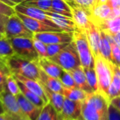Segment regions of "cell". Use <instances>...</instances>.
Here are the masks:
<instances>
[{
	"instance_id": "cell-33",
	"label": "cell",
	"mask_w": 120,
	"mask_h": 120,
	"mask_svg": "<svg viewBox=\"0 0 120 120\" xmlns=\"http://www.w3.org/2000/svg\"><path fill=\"white\" fill-rule=\"evenodd\" d=\"M84 73L86 74L87 81L90 86L92 88L94 92L98 90V83L97 79V74L95 68H83Z\"/></svg>"
},
{
	"instance_id": "cell-15",
	"label": "cell",
	"mask_w": 120,
	"mask_h": 120,
	"mask_svg": "<svg viewBox=\"0 0 120 120\" xmlns=\"http://www.w3.org/2000/svg\"><path fill=\"white\" fill-rule=\"evenodd\" d=\"M88 41L90 49L92 50L94 57L100 54V33L99 28L93 22H91L90 26L85 30Z\"/></svg>"
},
{
	"instance_id": "cell-4",
	"label": "cell",
	"mask_w": 120,
	"mask_h": 120,
	"mask_svg": "<svg viewBox=\"0 0 120 120\" xmlns=\"http://www.w3.org/2000/svg\"><path fill=\"white\" fill-rule=\"evenodd\" d=\"M95 69L97 74L98 90L109 101V88L112 82V73L108 62L100 54L94 57Z\"/></svg>"
},
{
	"instance_id": "cell-41",
	"label": "cell",
	"mask_w": 120,
	"mask_h": 120,
	"mask_svg": "<svg viewBox=\"0 0 120 120\" xmlns=\"http://www.w3.org/2000/svg\"><path fill=\"white\" fill-rule=\"evenodd\" d=\"M107 120H120V112L111 103L108 108Z\"/></svg>"
},
{
	"instance_id": "cell-5",
	"label": "cell",
	"mask_w": 120,
	"mask_h": 120,
	"mask_svg": "<svg viewBox=\"0 0 120 120\" xmlns=\"http://www.w3.org/2000/svg\"><path fill=\"white\" fill-rule=\"evenodd\" d=\"M81 66L83 68H95V59L84 30L77 29L74 32V40Z\"/></svg>"
},
{
	"instance_id": "cell-24",
	"label": "cell",
	"mask_w": 120,
	"mask_h": 120,
	"mask_svg": "<svg viewBox=\"0 0 120 120\" xmlns=\"http://www.w3.org/2000/svg\"><path fill=\"white\" fill-rule=\"evenodd\" d=\"M40 83L42 84V86L45 90V92L46 93V95L48 98L49 102L52 105V106L54 107V109L56 110V112L58 113L62 114L64 102L65 100V97L64 96V95L61 94V93H59L54 92V91L51 90L50 89H49L47 87H46L41 82H40Z\"/></svg>"
},
{
	"instance_id": "cell-37",
	"label": "cell",
	"mask_w": 120,
	"mask_h": 120,
	"mask_svg": "<svg viewBox=\"0 0 120 120\" xmlns=\"http://www.w3.org/2000/svg\"><path fill=\"white\" fill-rule=\"evenodd\" d=\"M11 74V72L6 64L0 67V93L5 90L7 78Z\"/></svg>"
},
{
	"instance_id": "cell-27",
	"label": "cell",
	"mask_w": 120,
	"mask_h": 120,
	"mask_svg": "<svg viewBox=\"0 0 120 120\" xmlns=\"http://www.w3.org/2000/svg\"><path fill=\"white\" fill-rule=\"evenodd\" d=\"M52 12L72 19L71 7L65 0H52Z\"/></svg>"
},
{
	"instance_id": "cell-38",
	"label": "cell",
	"mask_w": 120,
	"mask_h": 120,
	"mask_svg": "<svg viewBox=\"0 0 120 120\" xmlns=\"http://www.w3.org/2000/svg\"><path fill=\"white\" fill-rule=\"evenodd\" d=\"M33 44L35 46V48L36 51L38 52L40 58H45V57H49L48 53H47V45L42 41L33 38Z\"/></svg>"
},
{
	"instance_id": "cell-34",
	"label": "cell",
	"mask_w": 120,
	"mask_h": 120,
	"mask_svg": "<svg viewBox=\"0 0 120 120\" xmlns=\"http://www.w3.org/2000/svg\"><path fill=\"white\" fill-rule=\"evenodd\" d=\"M6 89L15 96L18 95L21 93L20 87L19 86L18 80L15 78L13 74H11L7 78V83H6Z\"/></svg>"
},
{
	"instance_id": "cell-45",
	"label": "cell",
	"mask_w": 120,
	"mask_h": 120,
	"mask_svg": "<svg viewBox=\"0 0 120 120\" xmlns=\"http://www.w3.org/2000/svg\"><path fill=\"white\" fill-rule=\"evenodd\" d=\"M110 103L120 112V96L116 97L110 100Z\"/></svg>"
},
{
	"instance_id": "cell-51",
	"label": "cell",
	"mask_w": 120,
	"mask_h": 120,
	"mask_svg": "<svg viewBox=\"0 0 120 120\" xmlns=\"http://www.w3.org/2000/svg\"><path fill=\"white\" fill-rule=\"evenodd\" d=\"M107 0H100L98 5H99V4H105V3H106V2H107ZM98 5H97V6H98Z\"/></svg>"
},
{
	"instance_id": "cell-1",
	"label": "cell",
	"mask_w": 120,
	"mask_h": 120,
	"mask_svg": "<svg viewBox=\"0 0 120 120\" xmlns=\"http://www.w3.org/2000/svg\"><path fill=\"white\" fill-rule=\"evenodd\" d=\"M109 103L99 91L89 93L82 102L83 120H107Z\"/></svg>"
},
{
	"instance_id": "cell-35",
	"label": "cell",
	"mask_w": 120,
	"mask_h": 120,
	"mask_svg": "<svg viewBox=\"0 0 120 120\" xmlns=\"http://www.w3.org/2000/svg\"><path fill=\"white\" fill-rule=\"evenodd\" d=\"M106 36L110 43L111 48H112V54L114 60V64L119 67H120V47H119L116 42H114V40L112 36L109 35H107Z\"/></svg>"
},
{
	"instance_id": "cell-39",
	"label": "cell",
	"mask_w": 120,
	"mask_h": 120,
	"mask_svg": "<svg viewBox=\"0 0 120 120\" xmlns=\"http://www.w3.org/2000/svg\"><path fill=\"white\" fill-rule=\"evenodd\" d=\"M70 42H64V43H58V44H50L47 45V53L48 56L52 57L59 52H61L64 48H65Z\"/></svg>"
},
{
	"instance_id": "cell-9",
	"label": "cell",
	"mask_w": 120,
	"mask_h": 120,
	"mask_svg": "<svg viewBox=\"0 0 120 120\" xmlns=\"http://www.w3.org/2000/svg\"><path fill=\"white\" fill-rule=\"evenodd\" d=\"M14 9L16 12L23 14L29 17H31V18L38 19L39 21H41L42 22H45V23H47V25H49L50 26H52L56 29H59L60 30L63 31L61 28H59L53 21H52L49 19L47 15L45 14V11H43L42 9H40L34 7L26 5L23 4H20L14 7Z\"/></svg>"
},
{
	"instance_id": "cell-28",
	"label": "cell",
	"mask_w": 120,
	"mask_h": 120,
	"mask_svg": "<svg viewBox=\"0 0 120 120\" xmlns=\"http://www.w3.org/2000/svg\"><path fill=\"white\" fill-rule=\"evenodd\" d=\"M89 93L81 90L79 88H64L63 95L64 96L69 100L74 101L83 102L86 100Z\"/></svg>"
},
{
	"instance_id": "cell-14",
	"label": "cell",
	"mask_w": 120,
	"mask_h": 120,
	"mask_svg": "<svg viewBox=\"0 0 120 120\" xmlns=\"http://www.w3.org/2000/svg\"><path fill=\"white\" fill-rule=\"evenodd\" d=\"M45 14L47 15L49 19L53 21L59 28L63 31L66 32H74L78 29L74 20L71 18L59 14L52 11H46Z\"/></svg>"
},
{
	"instance_id": "cell-18",
	"label": "cell",
	"mask_w": 120,
	"mask_h": 120,
	"mask_svg": "<svg viewBox=\"0 0 120 120\" xmlns=\"http://www.w3.org/2000/svg\"><path fill=\"white\" fill-rule=\"evenodd\" d=\"M37 64L40 69L52 77L59 79L62 74L63 69L52 61L48 57L40 58L37 62Z\"/></svg>"
},
{
	"instance_id": "cell-30",
	"label": "cell",
	"mask_w": 120,
	"mask_h": 120,
	"mask_svg": "<svg viewBox=\"0 0 120 120\" xmlns=\"http://www.w3.org/2000/svg\"><path fill=\"white\" fill-rule=\"evenodd\" d=\"M14 54L15 52L9 40L5 37L0 38V58L6 62L7 59Z\"/></svg>"
},
{
	"instance_id": "cell-13",
	"label": "cell",
	"mask_w": 120,
	"mask_h": 120,
	"mask_svg": "<svg viewBox=\"0 0 120 120\" xmlns=\"http://www.w3.org/2000/svg\"><path fill=\"white\" fill-rule=\"evenodd\" d=\"M16 98L25 116L29 120H38L42 107H40L31 102L21 93L16 95Z\"/></svg>"
},
{
	"instance_id": "cell-29",
	"label": "cell",
	"mask_w": 120,
	"mask_h": 120,
	"mask_svg": "<svg viewBox=\"0 0 120 120\" xmlns=\"http://www.w3.org/2000/svg\"><path fill=\"white\" fill-rule=\"evenodd\" d=\"M18 83H19V86L20 87L21 93L31 102H33V104H35V105L40 107H43L45 105V104H47L42 100V98H41L39 95H38L37 94H35V93L29 90L23 83H22L19 81H18Z\"/></svg>"
},
{
	"instance_id": "cell-49",
	"label": "cell",
	"mask_w": 120,
	"mask_h": 120,
	"mask_svg": "<svg viewBox=\"0 0 120 120\" xmlns=\"http://www.w3.org/2000/svg\"><path fill=\"white\" fill-rule=\"evenodd\" d=\"M5 113H6V112H5V109L4 108V106H3L1 100H0V114H4Z\"/></svg>"
},
{
	"instance_id": "cell-26",
	"label": "cell",
	"mask_w": 120,
	"mask_h": 120,
	"mask_svg": "<svg viewBox=\"0 0 120 120\" xmlns=\"http://www.w3.org/2000/svg\"><path fill=\"white\" fill-rule=\"evenodd\" d=\"M38 120H64L61 114L56 112L52 105L48 102L42 108Z\"/></svg>"
},
{
	"instance_id": "cell-20",
	"label": "cell",
	"mask_w": 120,
	"mask_h": 120,
	"mask_svg": "<svg viewBox=\"0 0 120 120\" xmlns=\"http://www.w3.org/2000/svg\"><path fill=\"white\" fill-rule=\"evenodd\" d=\"M95 25L105 34L113 37L120 33V16L113 19L103 20Z\"/></svg>"
},
{
	"instance_id": "cell-21",
	"label": "cell",
	"mask_w": 120,
	"mask_h": 120,
	"mask_svg": "<svg viewBox=\"0 0 120 120\" xmlns=\"http://www.w3.org/2000/svg\"><path fill=\"white\" fill-rule=\"evenodd\" d=\"M112 11V9L107 3L99 4L92 10L90 15V20L93 23L97 24L103 20L109 19L111 18Z\"/></svg>"
},
{
	"instance_id": "cell-53",
	"label": "cell",
	"mask_w": 120,
	"mask_h": 120,
	"mask_svg": "<svg viewBox=\"0 0 120 120\" xmlns=\"http://www.w3.org/2000/svg\"><path fill=\"white\" fill-rule=\"evenodd\" d=\"M0 36H4L3 35H2V34H0Z\"/></svg>"
},
{
	"instance_id": "cell-31",
	"label": "cell",
	"mask_w": 120,
	"mask_h": 120,
	"mask_svg": "<svg viewBox=\"0 0 120 120\" xmlns=\"http://www.w3.org/2000/svg\"><path fill=\"white\" fill-rule=\"evenodd\" d=\"M69 6H75L84 9L90 15L95 7V0H65Z\"/></svg>"
},
{
	"instance_id": "cell-7",
	"label": "cell",
	"mask_w": 120,
	"mask_h": 120,
	"mask_svg": "<svg viewBox=\"0 0 120 120\" xmlns=\"http://www.w3.org/2000/svg\"><path fill=\"white\" fill-rule=\"evenodd\" d=\"M33 36L34 33L26 27L22 20L16 14V12L9 18L4 37L10 39L19 37L33 38Z\"/></svg>"
},
{
	"instance_id": "cell-43",
	"label": "cell",
	"mask_w": 120,
	"mask_h": 120,
	"mask_svg": "<svg viewBox=\"0 0 120 120\" xmlns=\"http://www.w3.org/2000/svg\"><path fill=\"white\" fill-rule=\"evenodd\" d=\"M1 1L4 2L7 5L14 8L16 6H17L20 4H22L23 2L26 1V0H1Z\"/></svg>"
},
{
	"instance_id": "cell-25",
	"label": "cell",
	"mask_w": 120,
	"mask_h": 120,
	"mask_svg": "<svg viewBox=\"0 0 120 120\" xmlns=\"http://www.w3.org/2000/svg\"><path fill=\"white\" fill-rule=\"evenodd\" d=\"M100 47H99L100 54L105 59H106L108 62H111L114 64L110 43L106 36V34L100 29Z\"/></svg>"
},
{
	"instance_id": "cell-46",
	"label": "cell",
	"mask_w": 120,
	"mask_h": 120,
	"mask_svg": "<svg viewBox=\"0 0 120 120\" xmlns=\"http://www.w3.org/2000/svg\"><path fill=\"white\" fill-rule=\"evenodd\" d=\"M7 114V113H6ZM12 120H29L25 116H18V115H11V114H7Z\"/></svg>"
},
{
	"instance_id": "cell-6",
	"label": "cell",
	"mask_w": 120,
	"mask_h": 120,
	"mask_svg": "<svg viewBox=\"0 0 120 120\" xmlns=\"http://www.w3.org/2000/svg\"><path fill=\"white\" fill-rule=\"evenodd\" d=\"M9 40L16 55L35 62L39 60L40 56L35 48L33 38L19 37Z\"/></svg>"
},
{
	"instance_id": "cell-10",
	"label": "cell",
	"mask_w": 120,
	"mask_h": 120,
	"mask_svg": "<svg viewBox=\"0 0 120 120\" xmlns=\"http://www.w3.org/2000/svg\"><path fill=\"white\" fill-rule=\"evenodd\" d=\"M82 102L74 101L65 98L62 116L64 120H83L82 119Z\"/></svg>"
},
{
	"instance_id": "cell-3",
	"label": "cell",
	"mask_w": 120,
	"mask_h": 120,
	"mask_svg": "<svg viewBox=\"0 0 120 120\" xmlns=\"http://www.w3.org/2000/svg\"><path fill=\"white\" fill-rule=\"evenodd\" d=\"M48 58L66 71H71L81 66L80 57L74 41L56 55Z\"/></svg>"
},
{
	"instance_id": "cell-42",
	"label": "cell",
	"mask_w": 120,
	"mask_h": 120,
	"mask_svg": "<svg viewBox=\"0 0 120 120\" xmlns=\"http://www.w3.org/2000/svg\"><path fill=\"white\" fill-rule=\"evenodd\" d=\"M9 16L0 14V34L4 35L7 23L9 20Z\"/></svg>"
},
{
	"instance_id": "cell-44",
	"label": "cell",
	"mask_w": 120,
	"mask_h": 120,
	"mask_svg": "<svg viewBox=\"0 0 120 120\" xmlns=\"http://www.w3.org/2000/svg\"><path fill=\"white\" fill-rule=\"evenodd\" d=\"M106 3L112 9H120V0H107Z\"/></svg>"
},
{
	"instance_id": "cell-16",
	"label": "cell",
	"mask_w": 120,
	"mask_h": 120,
	"mask_svg": "<svg viewBox=\"0 0 120 120\" xmlns=\"http://www.w3.org/2000/svg\"><path fill=\"white\" fill-rule=\"evenodd\" d=\"M71 12H72V19L74 20L78 29L84 30L88 28L91 23V20L90 15L84 9L75 7L70 6Z\"/></svg>"
},
{
	"instance_id": "cell-17",
	"label": "cell",
	"mask_w": 120,
	"mask_h": 120,
	"mask_svg": "<svg viewBox=\"0 0 120 120\" xmlns=\"http://www.w3.org/2000/svg\"><path fill=\"white\" fill-rule=\"evenodd\" d=\"M14 76L16 77V79L18 81H19L20 82L23 83L29 90H30L31 91H33V93H35V94L39 95L41 98H42V100L46 103H47L49 102L48 98L45 92V90L39 81H36V80H34V79H32L30 78H27L26 76H21L19 74H14Z\"/></svg>"
},
{
	"instance_id": "cell-23",
	"label": "cell",
	"mask_w": 120,
	"mask_h": 120,
	"mask_svg": "<svg viewBox=\"0 0 120 120\" xmlns=\"http://www.w3.org/2000/svg\"><path fill=\"white\" fill-rule=\"evenodd\" d=\"M42 83H43L46 87H47L51 90L63 94L64 86L59 79L52 77L47 74L41 69H40V80Z\"/></svg>"
},
{
	"instance_id": "cell-12",
	"label": "cell",
	"mask_w": 120,
	"mask_h": 120,
	"mask_svg": "<svg viewBox=\"0 0 120 120\" xmlns=\"http://www.w3.org/2000/svg\"><path fill=\"white\" fill-rule=\"evenodd\" d=\"M16 14L22 20V21L26 26V27L30 30H31L33 33H43V32H52V31H56V32L62 31L59 29H56V28L52 27V26L47 25L45 22H42L38 19L29 17L23 14L16 12Z\"/></svg>"
},
{
	"instance_id": "cell-32",
	"label": "cell",
	"mask_w": 120,
	"mask_h": 120,
	"mask_svg": "<svg viewBox=\"0 0 120 120\" xmlns=\"http://www.w3.org/2000/svg\"><path fill=\"white\" fill-rule=\"evenodd\" d=\"M22 4L46 11H52V0H26Z\"/></svg>"
},
{
	"instance_id": "cell-50",
	"label": "cell",
	"mask_w": 120,
	"mask_h": 120,
	"mask_svg": "<svg viewBox=\"0 0 120 120\" xmlns=\"http://www.w3.org/2000/svg\"><path fill=\"white\" fill-rule=\"evenodd\" d=\"M5 62L4 61L3 59H2L1 58H0V67L1 66H3V65H5Z\"/></svg>"
},
{
	"instance_id": "cell-19",
	"label": "cell",
	"mask_w": 120,
	"mask_h": 120,
	"mask_svg": "<svg viewBox=\"0 0 120 120\" xmlns=\"http://www.w3.org/2000/svg\"><path fill=\"white\" fill-rule=\"evenodd\" d=\"M112 73V82L109 88V100L120 96V67L113 63L108 62Z\"/></svg>"
},
{
	"instance_id": "cell-48",
	"label": "cell",
	"mask_w": 120,
	"mask_h": 120,
	"mask_svg": "<svg viewBox=\"0 0 120 120\" xmlns=\"http://www.w3.org/2000/svg\"><path fill=\"white\" fill-rule=\"evenodd\" d=\"M0 120H12L6 113L4 114H0Z\"/></svg>"
},
{
	"instance_id": "cell-54",
	"label": "cell",
	"mask_w": 120,
	"mask_h": 120,
	"mask_svg": "<svg viewBox=\"0 0 120 120\" xmlns=\"http://www.w3.org/2000/svg\"><path fill=\"white\" fill-rule=\"evenodd\" d=\"M2 37H4V36H0V38H2Z\"/></svg>"
},
{
	"instance_id": "cell-47",
	"label": "cell",
	"mask_w": 120,
	"mask_h": 120,
	"mask_svg": "<svg viewBox=\"0 0 120 120\" xmlns=\"http://www.w3.org/2000/svg\"><path fill=\"white\" fill-rule=\"evenodd\" d=\"M113 38H114V42H116V44L119 47H120V33H119L116 34L114 36H113Z\"/></svg>"
},
{
	"instance_id": "cell-40",
	"label": "cell",
	"mask_w": 120,
	"mask_h": 120,
	"mask_svg": "<svg viewBox=\"0 0 120 120\" xmlns=\"http://www.w3.org/2000/svg\"><path fill=\"white\" fill-rule=\"evenodd\" d=\"M0 14L10 17L16 14V10L14 7L7 5L0 0Z\"/></svg>"
},
{
	"instance_id": "cell-52",
	"label": "cell",
	"mask_w": 120,
	"mask_h": 120,
	"mask_svg": "<svg viewBox=\"0 0 120 120\" xmlns=\"http://www.w3.org/2000/svg\"><path fill=\"white\" fill-rule=\"evenodd\" d=\"M99 1H100V0H95V7H95L98 4ZM93 9H94V8H93Z\"/></svg>"
},
{
	"instance_id": "cell-22",
	"label": "cell",
	"mask_w": 120,
	"mask_h": 120,
	"mask_svg": "<svg viewBox=\"0 0 120 120\" xmlns=\"http://www.w3.org/2000/svg\"><path fill=\"white\" fill-rule=\"evenodd\" d=\"M72 76L73 79H74V81L76 84L77 88H81V90L86 91L88 93H93V90L90 86V85L88 83L86 74L84 73L83 69L82 66L79 67L78 68L68 71Z\"/></svg>"
},
{
	"instance_id": "cell-11",
	"label": "cell",
	"mask_w": 120,
	"mask_h": 120,
	"mask_svg": "<svg viewBox=\"0 0 120 120\" xmlns=\"http://www.w3.org/2000/svg\"><path fill=\"white\" fill-rule=\"evenodd\" d=\"M0 100L7 114L25 116L20 107L16 96L12 95L6 88L2 93H0Z\"/></svg>"
},
{
	"instance_id": "cell-36",
	"label": "cell",
	"mask_w": 120,
	"mask_h": 120,
	"mask_svg": "<svg viewBox=\"0 0 120 120\" xmlns=\"http://www.w3.org/2000/svg\"><path fill=\"white\" fill-rule=\"evenodd\" d=\"M59 79L62 82L64 88H77L74 79L68 71L63 69L62 74Z\"/></svg>"
},
{
	"instance_id": "cell-2",
	"label": "cell",
	"mask_w": 120,
	"mask_h": 120,
	"mask_svg": "<svg viewBox=\"0 0 120 120\" xmlns=\"http://www.w3.org/2000/svg\"><path fill=\"white\" fill-rule=\"evenodd\" d=\"M5 64L13 74H19L36 81L40 80V68L37 62L14 54L6 60Z\"/></svg>"
},
{
	"instance_id": "cell-8",
	"label": "cell",
	"mask_w": 120,
	"mask_h": 120,
	"mask_svg": "<svg viewBox=\"0 0 120 120\" xmlns=\"http://www.w3.org/2000/svg\"><path fill=\"white\" fill-rule=\"evenodd\" d=\"M33 38L42 41L46 45L71 42L74 40V32H43L34 33Z\"/></svg>"
}]
</instances>
